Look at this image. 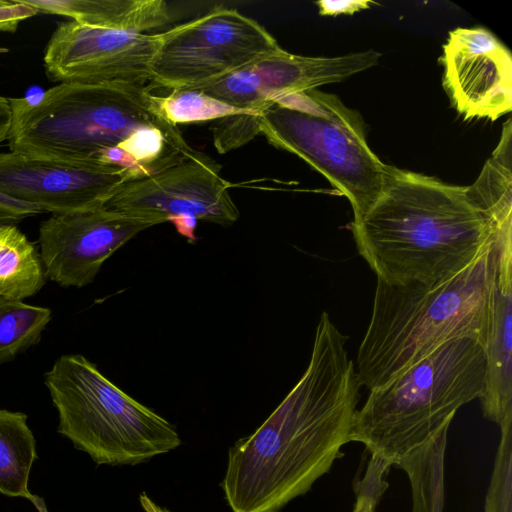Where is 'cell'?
I'll list each match as a JSON object with an SVG mask.
<instances>
[{
  "label": "cell",
  "mask_w": 512,
  "mask_h": 512,
  "mask_svg": "<svg viewBox=\"0 0 512 512\" xmlns=\"http://www.w3.org/2000/svg\"><path fill=\"white\" fill-rule=\"evenodd\" d=\"M485 349L464 338L449 341L389 382L369 390L357 410L350 441L390 467L448 430L460 407L479 399Z\"/></svg>",
  "instance_id": "5"
},
{
  "label": "cell",
  "mask_w": 512,
  "mask_h": 512,
  "mask_svg": "<svg viewBox=\"0 0 512 512\" xmlns=\"http://www.w3.org/2000/svg\"><path fill=\"white\" fill-rule=\"evenodd\" d=\"M38 13L33 6L24 3L22 0L7 1L0 7V31L14 32L18 24L27 18Z\"/></svg>",
  "instance_id": "25"
},
{
  "label": "cell",
  "mask_w": 512,
  "mask_h": 512,
  "mask_svg": "<svg viewBox=\"0 0 512 512\" xmlns=\"http://www.w3.org/2000/svg\"><path fill=\"white\" fill-rule=\"evenodd\" d=\"M390 467L371 457L364 476L356 481L354 490L356 502L353 512H375L376 506L388 487L385 474Z\"/></svg>",
  "instance_id": "24"
},
{
  "label": "cell",
  "mask_w": 512,
  "mask_h": 512,
  "mask_svg": "<svg viewBox=\"0 0 512 512\" xmlns=\"http://www.w3.org/2000/svg\"><path fill=\"white\" fill-rule=\"evenodd\" d=\"M36 246L14 224L0 222V297L24 300L45 283Z\"/></svg>",
  "instance_id": "17"
},
{
  "label": "cell",
  "mask_w": 512,
  "mask_h": 512,
  "mask_svg": "<svg viewBox=\"0 0 512 512\" xmlns=\"http://www.w3.org/2000/svg\"><path fill=\"white\" fill-rule=\"evenodd\" d=\"M10 152L122 168L127 182L199 157L146 84L59 83L36 102L9 98Z\"/></svg>",
  "instance_id": "2"
},
{
  "label": "cell",
  "mask_w": 512,
  "mask_h": 512,
  "mask_svg": "<svg viewBox=\"0 0 512 512\" xmlns=\"http://www.w3.org/2000/svg\"><path fill=\"white\" fill-rule=\"evenodd\" d=\"M321 16L352 15L375 5L370 0H321L315 3Z\"/></svg>",
  "instance_id": "27"
},
{
  "label": "cell",
  "mask_w": 512,
  "mask_h": 512,
  "mask_svg": "<svg viewBox=\"0 0 512 512\" xmlns=\"http://www.w3.org/2000/svg\"><path fill=\"white\" fill-rule=\"evenodd\" d=\"M220 166L205 154L148 177L124 183L104 207L144 217L158 224L172 222L188 240H195L197 221L233 225L240 216Z\"/></svg>",
  "instance_id": "9"
},
{
  "label": "cell",
  "mask_w": 512,
  "mask_h": 512,
  "mask_svg": "<svg viewBox=\"0 0 512 512\" xmlns=\"http://www.w3.org/2000/svg\"><path fill=\"white\" fill-rule=\"evenodd\" d=\"M127 182L125 171L101 162H72L0 153V193L43 212L68 214L103 207Z\"/></svg>",
  "instance_id": "13"
},
{
  "label": "cell",
  "mask_w": 512,
  "mask_h": 512,
  "mask_svg": "<svg viewBox=\"0 0 512 512\" xmlns=\"http://www.w3.org/2000/svg\"><path fill=\"white\" fill-rule=\"evenodd\" d=\"M139 502L145 512H171L167 508L155 503L145 492L140 494Z\"/></svg>",
  "instance_id": "29"
},
{
  "label": "cell",
  "mask_w": 512,
  "mask_h": 512,
  "mask_svg": "<svg viewBox=\"0 0 512 512\" xmlns=\"http://www.w3.org/2000/svg\"><path fill=\"white\" fill-rule=\"evenodd\" d=\"M501 430L485 512H512V425Z\"/></svg>",
  "instance_id": "22"
},
{
  "label": "cell",
  "mask_w": 512,
  "mask_h": 512,
  "mask_svg": "<svg viewBox=\"0 0 512 512\" xmlns=\"http://www.w3.org/2000/svg\"><path fill=\"white\" fill-rule=\"evenodd\" d=\"M57 431L98 465H137L181 445L164 417L122 391L80 354L60 356L44 375Z\"/></svg>",
  "instance_id": "6"
},
{
  "label": "cell",
  "mask_w": 512,
  "mask_h": 512,
  "mask_svg": "<svg viewBox=\"0 0 512 512\" xmlns=\"http://www.w3.org/2000/svg\"><path fill=\"white\" fill-rule=\"evenodd\" d=\"M260 133L297 155L347 197L353 219L380 196L388 165L370 149L361 115L319 89L276 99L261 114Z\"/></svg>",
  "instance_id": "7"
},
{
  "label": "cell",
  "mask_w": 512,
  "mask_h": 512,
  "mask_svg": "<svg viewBox=\"0 0 512 512\" xmlns=\"http://www.w3.org/2000/svg\"><path fill=\"white\" fill-rule=\"evenodd\" d=\"M262 113H239L215 120L211 131L216 150L224 154L254 139L260 133Z\"/></svg>",
  "instance_id": "23"
},
{
  "label": "cell",
  "mask_w": 512,
  "mask_h": 512,
  "mask_svg": "<svg viewBox=\"0 0 512 512\" xmlns=\"http://www.w3.org/2000/svg\"><path fill=\"white\" fill-rule=\"evenodd\" d=\"M381 53L369 49L334 57L296 55L282 50L230 74L185 87L230 106L263 112L288 94L337 83L377 65Z\"/></svg>",
  "instance_id": "11"
},
{
  "label": "cell",
  "mask_w": 512,
  "mask_h": 512,
  "mask_svg": "<svg viewBox=\"0 0 512 512\" xmlns=\"http://www.w3.org/2000/svg\"><path fill=\"white\" fill-rule=\"evenodd\" d=\"M282 50L260 23L234 8L218 6L162 32L150 81L170 90L191 87Z\"/></svg>",
  "instance_id": "8"
},
{
  "label": "cell",
  "mask_w": 512,
  "mask_h": 512,
  "mask_svg": "<svg viewBox=\"0 0 512 512\" xmlns=\"http://www.w3.org/2000/svg\"><path fill=\"white\" fill-rule=\"evenodd\" d=\"M158 223L100 207L52 214L39 228L45 276L62 287L91 284L104 262L141 231Z\"/></svg>",
  "instance_id": "12"
},
{
  "label": "cell",
  "mask_w": 512,
  "mask_h": 512,
  "mask_svg": "<svg viewBox=\"0 0 512 512\" xmlns=\"http://www.w3.org/2000/svg\"><path fill=\"white\" fill-rule=\"evenodd\" d=\"M36 459V440L27 415L0 408V493L29 498V474Z\"/></svg>",
  "instance_id": "18"
},
{
  "label": "cell",
  "mask_w": 512,
  "mask_h": 512,
  "mask_svg": "<svg viewBox=\"0 0 512 512\" xmlns=\"http://www.w3.org/2000/svg\"><path fill=\"white\" fill-rule=\"evenodd\" d=\"M349 229L377 279L395 285L454 276L489 250L500 232L468 186L391 165L380 196Z\"/></svg>",
  "instance_id": "3"
},
{
  "label": "cell",
  "mask_w": 512,
  "mask_h": 512,
  "mask_svg": "<svg viewBox=\"0 0 512 512\" xmlns=\"http://www.w3.org/2000/svg\"><path fill=\"white\" fill-rule=\"evenodd\" d=\"M6 2H7V1H5V0H0V7H1V6H3V5H5V4H6Z\"/></svg>",
  "instance_id": "30"
},
{
  "label": "cell",
  "mask_w": 512,
  "mask_h": 512,
  "mask_svg": "<svg viewBox=\"0 0 512 512\" xmlns=\"http://www.w3.org/2000/svg\"><path fill=\"white\" fill-rule=\"evenodd\" d=\"M42 212L43 210L35 204L0 193V222H16Z\"/></svg>",
  "instance_id": "26"
},
{
  "label": "cell",
  "mask_w": 512,
  "mask_h": 512,
  "mask_svg": "<svg viewBox=\"0 0 512 512\" xmlns=\"http://www.w3.org/2000/svg\"><path fill=\"white\" fill-rule=\"evenodd\" d=\"M439 61L444 90L465 120L495 121L511 112L512 56L489 30L450 31Z\"/></svg>",
  "instance_id": "14"
},
{
  "label": "cell",
  "mask_w": 512,
  "mask_h": 512,
  "mask_svg": "<svg viewBox=\"0 0 512 512\" xmlns=\"http://www.w3.org/2000/svg\"><path fill=\"white\" fill-rule=\"evenodd\" d=\"M12 125V108L9 98L0 95V144L8 139Z\"/></svg>",
  "instance_id": "28"
},
{
  "label": "cell",
  "mask_w": 512,
  "mask_h": 512,
  "mask_svg": "<svg viewBox=\"0 0 512 512\" xmlns=\"http://www.w3.org/2000/svg\"><path fill=\"white\" fill-rule=\"evenodd\" d=\"M38 12L71 18L80 24L145 33L170 22L162 0H23Z\"/></svg>",
  "instance_id": "16"
},
{
  "label": "cell",
  "mask_w": 512,
  "mask_h": 512,
  "mask_svg": "<svg viewBox=\"0 0 512 512\" xmlns=\"http://www.w3.org/2000/svg\"><path fill=\"white\" fill-rule=\"evenodd\" d=\"M162 33L147 34L59 22L44 52L47 76L59 83L146 84Z\"/></svg>",
  "instance_id": "10"
},
{
  "label": "cell",
  "mask_w": 512,
  "mask_h": 512,
  "mask_svg": "<svg viewBox=\"0 0 512 512\" xmlns=\"http://www.w3.org/2000/svg\"><path fill=\"white\" fill-rule=\"evenodd\" d=\"M347 339L323 312L302 377L254 433L230 447L220 486L232 512H279L343 456L360 389Z\"/></svg>",
  "instance_id": "1"
},
{
  "label": "cell",
  "mask_w": 512,
  "mask_h": 512,
  "mask_svg": "<svg viewBox=\"0 0 512 512\" xmlns=\"http://www.w3.org/2000/svg\"><path fill=\"white\" fill-rule=\"evenodd\" d=\"M51 319L47 307L0 297V365L38 344Z\"/></svg>",
  "instance_id": "20"
},
{
  "label": "cell",
  "mask_w": 512,
  "mask_h": 512,
  "mask_svg": "<svg viewBox=\"0 0 512 512\" xmlns=\"http://www.w3.org/2000/svg\"><path fill=\"white\" fill-rule=\"evenodd\" d=\"M499 258V257H498ZM481 397L484 416L500 428L512 425V259L499 258L494 318Z\"/></svg>",
  "instance_id": "15"
},
{
  "label": "cell",
  "mask_w": 512,
  "mask_h": 512,
  "mask_svg": "<svg viewBox=\"0 0 512 512\" xmlns=\"http://www.w3.org/2000/svg\"><path fill=\"white\" fill-rule=\"evenodd\" d=\"M155 103L171 124L202 122L221 119L239 113H262L242 110L204 94L201 91L178 88L165 96L154 94Z\"/></svg>",
  "instance_id": "21"
},
{
  "label": "cell",
  "mask_w": 512,
  "mask_h": 512,
  "mask_svg": "<svg viewBox=\"0 0 512 512\" xmlns=\"http://www.w3.org/2000/svg\"><path fill=\"white\" fill-rule=\"evenodd\" d=\"M496 243L454 276L431 284L377 279L367 330L357 352L360 386L394 379L441 345L472 339L486 349L497 292Z\"/></svg>",
  "instance_id": "4"
},
{
  "label": "cell",
  "mask_w": 512,
  "mask_h": 512,
  "mask_svg": "<svg viewBox=\"0 0 512 512\" xmlns=\"http://www.w3.org/2000/svg\"><path fill=\"white\" fill-rule=\"evenodd\" d=\"M448 430L394 464L403 469L412 487V512H443L444 455Z\"/></svg>",
  "instance_id": "19"
}]
</instances>
